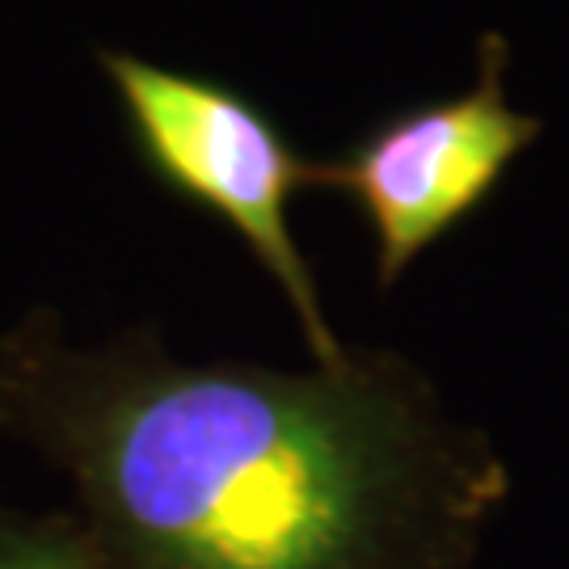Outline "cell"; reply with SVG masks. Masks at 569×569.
Returning <instances> with one entry per match:
<instances>
[{
	"label": "cell",
	"instance_id": "4",
	"mask_svg": "<svg viewBox=\"0 0 569 569\" xmlns=\"http://www.w3.org/2000/svg\"><path fill=\"white\" fill-rule=\"evenodd\" d=\"M0 569H110L102 549L72 515L0 510Z\"/></svg>",
	"mask_w": 569,
	"mask_h": 569
},
{
	"label": "cell",
	"instance_id": "2",
	"mask_svg": "<svg viewBox=\"0 0 569 569\" xmlns=\"http://www.w3.org/2000/svg\"><path fill=\"white\" fill-rule=\"evenodd\" d=\"M98 60L152 182L220 216L279 283L317 367L342 363L346 346L329 329L317 279L291 232V199L312 186L317 161L237 84L161 68L131 51H102Z\"/></svg>",
	"mask_w": 569,
	"mask_h": 569
},
{
	"label": "cell",
	"instance_id": "1",
	"mask_svg": "<svg viewBox=\"0 0 569 569\" xmlns=\"http://www.w3.org/2000/svg\"><path fill=\"white\" fill-rule=\"evenodd\" d=\"M0 430L72 477L110 569H477L510 502L486 430L392 350L279 371L178 363L136 329L0 338Z\"/></svg>",
	"mask_w": 569,
	"mask_h": 569
},
{
	"label": "cell",
	"instance_id": "3",
	"mask_svg": "<svg viewBox=\"0 0 569 569\" xmlns=\"http://www.w3.org/2000/svg\"><path fill=\"white\" fill-rule=\"evenodd\" d=\"M507 39L481 34L472 89L397 110L333 161L312 169V186L338 190L363 211L376 241L380 291L477 207H486L510 164L540 140L545 122L507 106Z\"/></svg>",
	"mask_w": 569,
	"mask_h": 569
}]
</instances>
